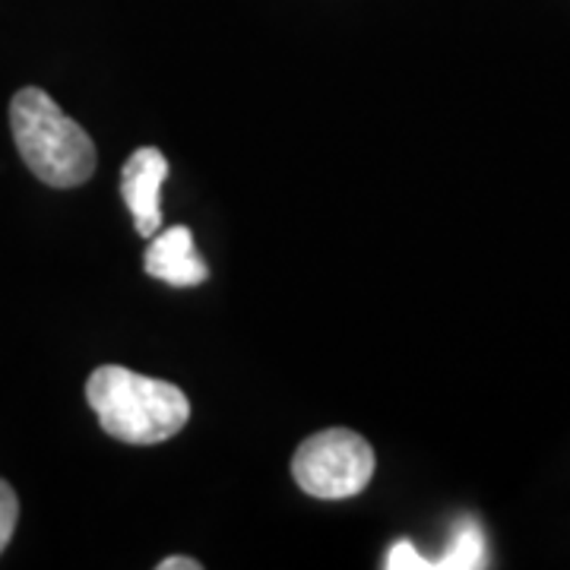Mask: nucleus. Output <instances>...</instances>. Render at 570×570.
<instances>
[{
    "mask_svg": "<svg viewBox=\"0 0 570 570\" xmlns=\"http://www.w3.org/2000/svg\"><path fill=\"white\" fill-rule=\"evenodd\" d=\"M10 130L22 163L51 187H77L96 171V142L61 105L36 86L20 89L10 102Z\"/></svg>",
    "mask_w": 570,
    "mask_h": 570,
    "instance_id": "obj_2",
    "label": "nucleus"
},
{
    "mask_svg": "<svg viewBox=\"0 0 570 570\" xmlns=\"http://www.w3.org/2000/svg\"><path fill=\"white\" fill-rule=\"evenodd\" d=\"M384 568L390 570H431L434 568V561H425L419 549L412 546V542H396L393 549L387 551V561H384Z\"/></svg>",
    "mask_w": 570,
    "mask_h": 570,
    "instance_id": "obj_8",
    "label": "nucleus"
},
{
    "mask_svg": "<svg viewBox=\"0 0 570 570\" xmlns=\"http://www.w3.org/2000/svg\"><path fill=\"white\" fill-rule=\"evenodd\" d=\"M485 564H489V546H485V532L475 520H463L453 532L448 551L434 561L438 570H475Z\"/></svg>",
    "mask_w": 570,
    "mask_h": 570,
    "instance_id": "obj_6",
    "label": "nucleus"
},
{
    "mask_svg": "<svg viewBox=\"0 0 570 570\" xmlns=\"http://www.w3.org/2000/svg\"><path fill=\"white\" fill-rule=\"evenodd\" d=\"M159 570H200L197 561H190V558H181V554H175V558H165Z\"/></svg>",
    "mask_w": 570,
    "mask_h": 570,
    "instance_id": "obj_9",
    "label": "nucleus"
},
{
    "mask_svg": "<svg viewBox=\"0 0 570 570\" xmlns=\"http://www.w3.org/2000/svg\"><path fill=\"white\" fill-rule=\"evenodd\" d=\"M292 475L311 498L346 501L367 489L374 475V450L348 428H326L295 450Z\"/></svg>",
    "mask_w": 570,
    "mask_h": 570,
    "instance_id": "obj_3",
    "label": "nucleus"
},
{
    "mask_svg": "<svg viewBox=\"0 0 570 570\" xmlns=\"http://www.w3.org/2000/svg\"><path fill=\"white\" fill-rule=\"evenodd\" d=\"M17 520H20V501H17V491L10 489V485L0 479V551L10 546L13 530H17Z\"/></svg>",
    "mask_w": 570,
    "mask_h": 570,
    "instance_id": "obj_7",
    "label": "nucleus"
},
{
    "mask_svg": "<svg viewBox=\"0 0 570 570\" xmlns=\"http://www.w3.org/2000/svg\"><path fill=\"white\" fill-rule=\"evenodd\" d=\"M86 400L111 438L137 448L163 444L190 419L184 390L121 365L96 367L86 381Z\"/></svg>",
    "mask_w": 570,
    "mask_h": 570,
    "instance_id": "obj_1",
    "label": "nucleus"
},
{
    "mask_svg": "<svg viewBox=\"0 0 570 570\" xmlns=\"http://www.w3.org/2000/svg\"><path fill=\"white\" fill-rule=\"evenodd\" d=\"M168 178V159L156 146L137 149L121 171L124 204L134 216L142 238H153L163 228V184Z\"/></svg>",
    "mask_w": 570,
    "mask_h": 570,
    "instance_id": "obj_4",
    "label": "nucleus"
},
{
    "mask_svg": "<svg viewBox=\"0 0 570 570\" xmlns=\"http://www.w3.org/2000/svg\"><path fill=\"white\" fill-rule=\"evenodd\" d=\"M142 266L153 279H163L168 285H200L209 279V266L204 264V257L194 247V235L187 225H175L156 232L153 242L146 247Z\"/></svg>",
    "mask_w": 570,
    "mask_h": 570,
    "instance_id": "obj_5",
    "label": "nucleus"
}]
</instances>
